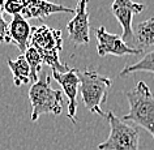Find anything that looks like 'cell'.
<instances>
[{
	"instance_id": "obj_1",
	"label": "cell",
	"mask_w": 154,
	"mask_h": 150,
	"mask_svg": "<svg viewBox=\"0 0 154 150\" xmlns=\"http://www.w3.org/2000/svg\"><path fill=\"white\" fill-rule=\"evenodd\" d=\"M77 76L80 78V93L85 107L91 114L106 118V114L102 111V105L107 102L112 80L101 76L97 71L90 68L82 71L77 69Z\"/></svg>"
},
{
	"instance_id": "obj_2",
	"label": "cell",
	"mask_w": 154,
	"mask_h": 150,
	"mask_svg": "<svg viewBox=\"0 0 154 150\" xmlns=\"http://www.w3.org/2000/svg\"><path fill=\"white\" fill-rule=\"evenodd\" d=\"M129 103V112L122 120L132 121L142 127L154 138V95L144 81H138L133 89L125 93Z\"/></svg>"
},
{
	"instance_id": "obj_3",
	"label": "cell",
	"mask_w": 154,
	"mask_h": 150,
	"mask_svg": "<svg viewBox=\"0 0 154 150\" xmlns=\"http://www.w3.org/2000/svg\"><path fill=\"white\" fill-rule=\"evenodd\" d=\"M29 46L41 54L43 64L50 65L52 71L67 72L69 69L59 57V51L63 48V38L59 29L48 28L47 25L32 26Z\"/></svg>"
},
{
	"instance_id": "obj_4",
	"label": "cell",
	"mask_w": 154,
	"mask_h": 150,
	"mask_svg": "<svg viewBox=\"0 0 154 150\" xmlns=\"http://www.w3.org/2000/svg\"><path fill=\"white\" fill-rule=\"evenodd\" d=\"M29 101L32 105V121H37L43 114L60 115L63 111V91L52 89L48 75L30 86Z\"/></svg>"
},
{
	"instance_id": "obj_5",
	"label": "cell",
	"mask_w": 154,
	"mask_h": 150,
	"mask_svg": "<svg viewBox=\"0 0 154 150\" xmlns=\"http://www.w3.org/2000/svg\"><path fill=\"white\" fill-rule=\"evenodd\" d=\"M110 124L107 140L98 145V150H140V133L133 125L127 124L112 111L106 114Z\"/></svg>"
},
{
	"instance_id": "obj_6",
	"label": "cell",
	"mask_w": 154,
	"mask_h": 150,
	"mask_svg": "<svg viewBox=\"0 0 154 150\" xmlns=\"http://www.w3.org/2000/svg\"><path fill=\"white\" fill-rule=\"evenodd\" d=\"M145 4L134 3L133 0H114V3L111 4V12L123 28L122 39L131 47H133L134 42L132 28L133 16L137 13H141L142 11H145Z\"/></svg>"
},
{
	"instance_id": "obj_7",
	"label": "cell",
	"mask_w": 154,
	"mask_h": 150,
	"mask_svg": "<svg viewBox=\"0 0 154 150\" xmlns=\"http://www.w3.org/2000/svg\"><path fill=\"white\" fill-rule=\"evenodd\" d=\"M97 35V52L99 56L114 55V56H124V55H140L141 50L131 47L122 39V35L111 34L106 30L105 26H99L95 30Z\"/></svg>"
},
{
	"instance_id": "obj_8",
	"label": "cell",
	"mask_w": 154,
	"mask_h": 150,
	"mask_svg": "<svg viewBox=\"0 0 154 150\" xmlns=\"http://www.w3.org/2000/svg\"><path fill=\"white\" fill-rule=\"evenodd\" d=\"M88 0H79L75 9V17L67 24V30L69 39L73 44L81 46L88 44L90 41V22H89V13L86 11Z\"/></svg>"
},
{
	"instance_id": "obj_9",
	"label": "cell",
	"mask_w": 154,
	"mask_h": 150,
	"mask_svg": "<svg viewBox=\"0 0 154 150\" xmlns=\"http://www.w3.org/2000/svg\"><path fill=\"white\" fill-rule=\"evenodd\" d=\"M52 77L56 80L63 89V93L68 98V118L76 123V111H77V93H79L80 78L77 76L76 68H69L67 72L52 71Z\"/></svg>"
},
{
	"instance_id": "obj_10",
	"label": "cell",
	"mask_w": 154,
	"mask_h": 150,
	"mask_svg": "<svg viewBox=\"0 0 154 150\" xmlns=\"http://www.w3.org/2000/svg\"><path fill=\"white\" fill-rule=\"evenodd\" d=\"M54 13H75V9L64 5L54 4L47 0H26L20 14L26 20H29V18L45 20L46 17L51 16Z\"/></svg>"
},
{
	"instance_id": "obj_11",
	"label": "cell",
	"mask_w": 154,
	"mask_h": 150,
	"mask_svg": "<svg viewBox=\"0 0 154 150\" xmlns=\"http://www.w3.org/2000/svg\"><path fill=\"white\" fill-rule=\"evenodd\" d=\"M30 33H32V26L29 25L28 20L22 17L20 13L14 14L7 29L4 42L17 46V48L21 52H25L26 48L29 47Z\"/></svg>"
},
{
	"instance_id": "obj_12",
	"label": "cell",
	"mask_w": 154,
	"mask_h": 150,
	"mask_svg": "<svg viewBox=\"0 0 154 150\" xmlns=\"http://www.w3.org/2000/svg\"><path fill=\"white\" fill-rule=\"evenodd\" d=\"M133 47L144 51L146 47L154 46V18L138 22L133 30Z\"/></svg>"
},
{
	"instance_id": "obj_13",
	"label": "cell",
	"mask_w": 154,
	"mask_h": 150,
	"mask_svg": "<svg viewBox=\"0 0 154 150\" xmlns=\"http://www.w3.org/2000/svg\"><path fill=\"white\" fill-rule=\"evenodd\" d=\"M8 67L13 75V84L16 86H21L24 84L30 82V68L25 56L21 55L17 59H8Z\"/></svg>"
},
{
	"instance_id": "obj_14",
	"label": "cell",
	"mask_w": 154,
	"mask_h": 150,
	"mask_svg": "<svg viewBox=\"0 0 154 150\" xmlns=\"http://www.w3.org/2000/svg\"><path fill=\"white\" fill-rule=\"evenodd\" d=\"M133 72H150L154 73V50H152L150 52H148L146 55L142 56V59H140L137 63H134L132 65H127L122 69L120 76H127L129 73Z\"/></svg>"
},
{
	"instance_id": "obj_15",
	"label": "cell",
	"mask_w": 154,
	"mask_h": 150,
	"mask_svg": "<svg viewBox=\"0 0 154 150\" xmlns=\"http://www.w3.org/2000/svg\"><path fill=\"white\" fill-rule=\"evenodd\" d=\"M25 59L29 64L30 68V81H38L39 80V72L42 69V65H43V59H42L41 54L37 51L34 47L29 46L25 51Z\"/></svg>"
},
{
	"instance_id": "obj_16",
	"label": "cell",
	"mask_w": 154,
	"mask_h": 150,
	"mask_svg": "<svg viewBox=\"0 0 154 150\" xmlns=\"http://www.w3.org/2000/svg\"><path fill=\"white\" fill-rule=\"evenodd\" d=\"M25 2L26 0H5L4 7H3V12H7L8 14H12V16L21 13Z\"/></svg>"
},
{
	"instance_id": "obj_17",
	"label": "cell",
	"mask_w": 154,
	"mask_h": 150,
	"mask_svg": "<svg viewBox=\"0 0 154 150\" xmlns=\"http://www.w3.org/2000/svg\"><path fill=\"white\" fill-rule=\"evenodd\" d=\"M7 29H8V25H7L4 18H3V9L0 8V43L4 42V39H5Z\"/></svg>"
},
{
	"instance_id": "obj_18",
	"label": "cell",
	"mask_w": 154,
	"mask_h": 150,
	"mask_svg": "<svg viewBox=\"0 0 154 150\" xmlns=\"http://www.w3.org/2000/svg\"><path fill=\"white\" fill-rule=\"evenodd\" d=\"M4 3H5V0H0V8L3 9V7H4Z\"/></svg>"
}]
</instances>
